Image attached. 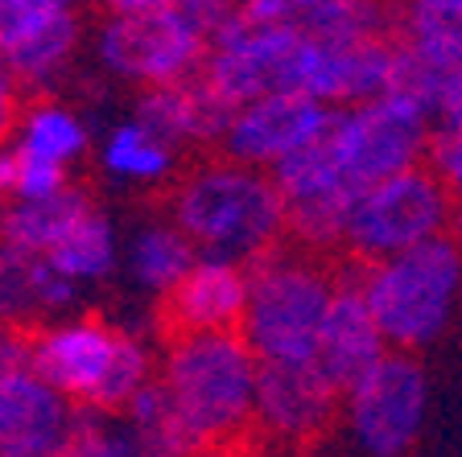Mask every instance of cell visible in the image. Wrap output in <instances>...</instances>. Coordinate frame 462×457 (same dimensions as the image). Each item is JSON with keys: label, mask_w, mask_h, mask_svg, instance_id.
<instances>
[{"label": "cell", "mask_w": 462, "mask_h": 457, "mask_svg": "<svg viewBox=\"0 0 462 457\" xmlns=\"http://www.w3.org/2000/svg\"><path fill=\"white\" fill-rule=\"evenodd\" d=\"M170 223L202 256L252 268L281 248L285 198L273 173L240 161H202L173 186Z\"/></svg>", "instance_id": "obj_1"}, {"label": "cell", "mask_w": 462, "mask_h": 457, "mask_svg": "<svg viewBox=\"0 0 462 457\" xmlns=\"http://www.w3.org/2000/svg\"><path fill=\"white\" fill-rule=\"evenodd\" d=\"M256 375L260 359L244 334H186L170 338L162 388L199 449L211 453L256 425Z\"/></svg>", "instance_id": "obj_2"}, {"label": "cell", "mask_w": 462, "mask_h": 457, "mask_svg": "<svg viewBox=\"0 0 462 457\" xmlns=\"http://www.w3.org/2000/svg\"><path fill=\"white\" fill-rule=\"evenodd\" d=\"M33 371L83 412H125L149 388V354L104 317H62L33 338Z\"/></svg>", "instance_id": "obj_3"}, {"label": "cell", "mask_w": 462, "mask_h": 457, "mask_svg": "<svg viewBox=\"0 0 462 457\" xmlns=\"http://www.w3.org/2000/svg\"><path fill=\"white\" fill-rule=\"evenodd\" d=\"M335 297L338 285L314 260L289 256L285 248L260 256L248 268L244 343L260 362H314Z\"/></svg>", "instance_id": "obj_4"}, {"label": "cell", "mask_w": 462, "mask_h": 457, "mask_svg": "<svg viewBox=\"0 0 462 457\" xmlns=\"http://www.w3.org/2000/svg\"><path fill=\"white\" fill-rule=\"evenodd\" d=\"M96 54L112 75L153 91L202 75L211 38L190 0H116L96 25Z\"/></svg>", "instance_id": "obj_5"}, {"label": "cell", "mask_w": 462, "mask_h": 457, "mask_svg": "<svg viewBox=\"0 0 462 457\" xmlns=\"http://www.w3.org/2000/svg\"><path fill=\"white\" fill-rule=\"evenodd\" d=\"M359 288L388 346L401 354L421 351L454 317L462 288V248L442 235L393 260L367 264Z\"/></svg>", "instance_id": "obj_6"}, {"label": "cell", "mask_w": 462, "mask_h": 457, "mask_svg": "<svg viewBox=\"0 0 462 457\" xmlns=\"http://www.w3.org/2000/svg\"><path fill=\"white\" fill-rule=\"evenodd\" d=\"M310 38L293 25H256L240 13H231L223 29L211 38V54L202 78L223 104L236 112L269 96H306Z\"/></svg>", "instance_id": "obj_7"}, {"label": "cell", "mask_w": 462, "mask_h": 457, "mask_svg": "<svg viewBox=\"0 0 462 457\" xmlns=\"http://www.w3.org/2000/svg\"><path fill=\"white\" fill-rule=\"evenodd\" d=\"M454 210L458 206H454L450 190L438 181V173L430 165H417V169L359 194L343 248L356 260L380 264V260H393L401 251L442 239Z\"/></svg>", "instance_id": "obj_8"}, {"label": "cell", "mask_w": 462, "mask_h": 457, "mask_svg": "<svg viewBox=\"0 0 462 457\" xmlns=\"http://www.w3.org/2000/svg\"><path fill=\"white\" fill-rule=\"evenodd\" d=\"M433 112L409 96H384L375 104L346 107L330 133V152L356 190H372L380 181L417 169L430 157Z\"/></svg>", "instance_id": "obj_9"}, {"label": "cell", "mask_w": 462, "mask_h": 457, "mask_svg": "<svg viewBox=\"0 0 462 457\" xmlns=\"http://www.w3.org/2000/svg\"><path fill=\"white\" fill-rule=\"evenodd\" d=\"M346 429L367 457H404L430 412V379L413 354L393 351L343 396Z\"/></svg>", "instance_id": "obj_10"}, {"label": "cell", "mask_w": 462, "mask_h": 457, "mask_svg": "<svg viewBox=\"0 0 462 457\" xmlns=\"http://www.w3.org/2000/svg\"><path fill=\"white\" fill-rule=\"evenodd\" d=\"M338 107L318 104L310 96H269L240 107L223 136L227 161H240L248 169L273 173L277 165L293 161L301 152L330 141L338 124Z\"/></svg>", "instance_id": "obj_11"}, {"label": "cell", "mask_w": 462, "mask_h": 457, "mask_svg": "<svg viewBox=\"0 0 462 457\" xmlns=\"http://www.w3.org/2000/svg\"><path fill=\"white\" fill-rule=\"evenodd\" d=\"M281 198H285V231L306 248H338L346 243V227L356 215V190L346 173L338 169L330 141L301 152L293 161L273 169Z\"/></svg>", "instance_id": "obj_12"}, {"label": "cell", "mask_w": 462, "mask_h": 457, "mask_svg": "<svg viewBox=\"0 0 462 457\" xmlns=\"http://www.w3.org/2000/svg\"><path fill=\"white\" fill-rule=\"evenodd\" d=\"M79 9L62 0H0V62L17 83H50L75 58Z\"/></svg>", "instance_id": "obj_13"}, {"label": "cell", "mask_w": 462, "mask_h": 457, "mask_svg": "<svg viewBox=\"0 0 462 457\" xmlns=\"http://www.w3.org/2000/svg\"><path fill=\"white\" fill-rule=\"evenodd\" d=\"M338 396L318 362H260L256 425L281 441H310L335 420Z\"/></svg>", "instance_id": "obj_14"}, {"label": "cell", "mask_w": 462, "mask_h": 457, "mask_svg": "<svg viewBox=\"0 0 462 457\" xmlns=\"http://www.w3.org/2000/svg\"><path fill=\"white\" fill-rule=\"evenodd\" d=\"M162 322L170 338L186 334H240L248 314V268L202 256L194 272L162 297Z\"/></svg>", "instance_id": "obj_15"}, {"label": "cell", "mask_w": 462, "mask_h": 457, "mask_svg": "<svg viewBox=\"0 0 462 457\" xmlns=\"http://www.w3.org/2000/svg\"><path fill=\"white\" fill-rule=\"evenodd\" d=\"M388 354H393V346H388V338L380 334V325H375L359 280H343L335 305H330L327 325H322L318 354H314L318 371L327 375L338 396H346V391L356 388L375 362H384Z\"/></svg>", "instance_id": "obj_16"}, {"label": "cell", "mask_w": 462, "mask_h": 457, "mask_svg": "<svg viewBox=\"0 0 462 457\" xmlns=\"http://www.w3.org/2000/svg\"><path fill=\"white\" fill-rule=\"evenodd\" d=\"M136 124L144 133H153L162 144H170L173 152L182 144H211L227 136L231 120H236V107L223 104L215 96L207 78L194 75L186 83H173V87H153L136 99Z\"/></svg>", "instance_id": "obj_17"}, {"label": "cell", "mask_w": 462, "mask_h": 457, "mask_svg": "<svg viewBox=\"0 0 462 457\" xmlns=\"http://www.w3.org/2000/svg\"><path fill=\"white\" fill-rule=\"evenodd\" d=\"M75 288L46 256L0 243V330H46L75 301Z\"/></svg>", "instance_id": "obj_18"}, {"label": "cell", "mask_w": 462, "mask_h": 457, "mask_svg": "<svg viewBox=\"0 0 462 457\" xmlns=\"http://www.w3.org/2000/svg\"><path fill=\"white\" fill-rule=\"evenodd\" d=\"M91 210H96V198L79 186H67L62 194L42 202H5L0 206V243L50 260Z\"/></svg>", "instance_id": "obj_19"}, {"label": "cell", "mask_w": 462, "mask_h": 457, "mask_svg": "<svg viewBox=\"0 0 462 457\" xmlns=\"http://www.w3.org/2000/svg\"><path fill=\"white\" fill-rule=\"evenodd\" d=\"M401 41L438 75L462 67V0H417L401 9Z\"/></svg>", "instance_id": "obj_20"}, {"label": "cell", "mask_w": 462, "mask_h": 457, "mask_svg": "<svg viewBox=\"0 0 462 457\" xmlns=\"http://www.w3.org/2000/svg\"><path fill=\"white\" fill-rule=\"evenodd\" d=\"M199 260H202L199 248L173 223H149V227H141L133 235V248H128L133 277L149 293H162V297H170L173 288L182 285Z\"/></svg>", "instance_id": "obj_21"}, {"label": "cell", "mask_w": 462, "mask_h": 457, "mask_svg": "<svg viewBox=\"0 0 462 457\" xmlns=\"http://www.w3.org/2000/svg\"><path fill=\"white\" fill-rule=\"evenodd\" d=\"M17 149L33 152L50 165H62L67 169L79 152L87 149V128L70 107L62 104H38L21 115L17 128Z\"/></svg>", "instance_id": "obj_22"}, {"label": "cell", "mask_w": 462, "mask_h": 457, "mask_svg": "<svg viewBox=\"0 0 462 457\" xmlns=\"http://www.w3.org/2000/svg\"><path fill=\"white\" fill-rule=\"evenodd\" d=\"M99 161L107 173L125 181H165L173 173V149L157 141L153 133H144L136 120H125L107 133Z\"/></svg>", "instance_id": "obj_23"}, {"label": "cell", "mask_w": 462, "mask_h": 457, "mask_svg": "<svg viewBox=\"0 0 462 457\" xmlns=\"http://www.w3.org/2000/svg\"><path fill=\"white\" fill-rule=\"evenodd\" d=\"M50 264L67 280H75V285H83V280H104L116 268V231L104 210L99 206L91 210V215L70 231L67 243L50 256Z\"/></svg>", "instance_id": "obj_24"}, {"label": "cell", "mask_w": 462, "mask_h": 457, "mask_svg": "<svg viewBox=\"0 0 462 457\" xmlns=\"http://www.w3.org/2000/svg\"><path fill=\"white\" fill-rule=\"evenodd\" d=\"M125 412H128V425L153 449H162V453H170V457H202L199 441H194L190 429L182 425V416L173 408L170 391L162 388V379L149 383Z\"/></svg>", "instance_id": "obj_25"}, {"label": "cell", "mask_w": 462, "mask_h": 457, "mask_svg": "<svg viewBox=\"0 0 462 457\" xmlns=\"http://www.w3.org/2000/svg\"><path fill=\"white\" fill-rule=\"evenodd\" d=\"M70 181L62 165H50L33 152L17 149H0V206L5 202H42V198H54L62 194Z\"/></svg>", "instance_id": "obj_26"}, {"label": "cell", "mask_w": 462, "mask_h": 457, "mask_svg": "<svg viewBox=\"0 0 462 457\" xmlns=\"http://www.w3.org/2000/svg\"><path fill=\"white\" fill-rule=\"evenodd\" d=\"M70 457H170L153 449L128 420H107L99 412H79Z\"/></svg>", "instance_id": "obj_27"}, {"label": "cell", "mask_w": 462, "mask_h": 457, "mask_svg": "<svg viewBox=\"0 0 462 457\" xmlns=\"http://www.w3.org/2000/svg\"><path fill=\"white\" fill-rule=\"evenodd\" d=\"M425 165L438 173V181L450 190L454 206L462 210V136L438 133V128H433V141H430V157H425Z\"/></svg>", "instance_id": "obj_28"}, {"label": "cell", "mask_w": 462, "mask_h": 457, "mask_svg": "<svg viewBox=\"0 0 462 457\" xmlns=\"http://www.w3.org/2000/svg\"><path fill=\"white\" fill-rule=\"evenodd\" d=\"M433 124L438 133H454L462 136V67L450 70L438 87V99H433Z\"/></svg>", "instance_id": "obj_29"}, {"label": "cell", "mask_w": 462, "mask_h": 457, "mask_svg": "<svg viewBox=\"0 0 462 457\" xmlns=\"http://www.w3.org/2000/svg\"><path fill=\"white\" fill-rule=\"evenodd\" d=\"M13 128H21V99H17V78L9 75V67L0 62V149H9Z\"/></svg>", "instance_id": "obj_30"}, {"label": "cell", "mask_w": 462, "mask_h": 457, "mask_svg": "<svg viewBox=\"0 0 462 457\" xmlns=\"http://www.w3.org/2000/svg\"><path fill=\"white\" fill-rule=\"evenodd\" d=\"M67 457H70V453H67Z\"/></svg>", "instance_id": "obj_31"}]
</instances>
